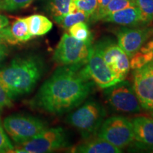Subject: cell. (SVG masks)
I'll use <instances>...</instances> for the list:
<instances>
[{"label": "cell", "mask_w": 153, "mask_h": 153, "mask_svg": "<svg viewBox=\"0 0 153 153\" xmlns=\"http://www.w3.org/2000/svg\"><path fill=\"white\" fill-rule=\"evenodd\" d=\"M106 112L98 101L89 100L67 116V123L78 130L82 137L90 138L104 120Z\"/></svg>", "instance_id": "3957f363"}, {"label": "cell", "mask_w": 153, "mask_h": 153, "mask_svg": "<svg viewBox=\"0 0 153 153\" xmlns=\"http://www.w3.org/2000/svg\"><path fill=\"white\" fill-rule=\"evenodd\" d=\"M11 99L6 92L4 88L0 84V114L5 108H9L12 106Z\"/></svg>", "instance_id": "83f0119b"}, {"label": "cell", "mask_w": 153, "mask_h": 153, "mask_svg": "<svg viewBox=\"0 0 153 153\" xmlns=\"http://www.w3.org/2000/svg\"><path fill=\"white\" fill-rule=\"evenodd\" d=\"M14 150V147L9 140L8 135L1 124L0 119V153L11 152Z\"/></svg>", "instance_id": "d4e9b609"}, {"label": "cell", "mask_w": 153, "mask_h": 153, "mask_svg": "<svg viewBox=\"0 0 153 153\" xmlns=\"http://www.w3.org/2000/svg\"><path fill=\"white\" fill-rule=\"evenodd\" d=\"M152 53H153V50H152ZM150 62H152V63H153V57H152V61H151Z\"/></svg>", "instance_id": "d6a6232c"}, {"label": "cell", "mask_w": 153, "mask_h": 153, "mask_svg": "<svg viewBox=\"0 0 153 153\" xmlns=\"http://www.w3.org/2000/svg\"><path fill=\"white\" fill-rule=\"evenodd\" d=\"M77 6L79 10L87 14L88 16H90L95 12L97 9V0H78L74 1Z\"/></svg>", "instance_id": "484cf974"}, {"label": "cell", "mask_w": 153, "mask_h": 153, "mask_svg": "<svg viewBox=\"0 0 153 153\" xmlns=\"http://www.w3.org/2000/svg\"><path fill=\"white\" fill-rule=\"evenodd\" d=\"M92 43L76 39L64 33L53 53V60L59 65H71L87 62Z\"/></svg>", "instance_id": "52a82bcc"}, {"label": "cell", "mask_w": 153, "mask_h": 153, "mask_svg": "<svg viewBox=\"0 0 153 153\" xmlns=\"http://www.w3.org/2000/svg\"><path fill=\"white\" fill-rule=\"evenodd\" d=\"M101 20L122 26H135L142 22L140 11L137 6L116 11L105 16Z\"/></svg>", "instance_id": "9a60e30c"}, {"label": "cell", "mask_w": 153, "mask_h": 153, "mask_svg": "<svg viewBox=\"0 0 153 153\" xmlns=\"http://www.w3.org/2000/svg\"><path fill=\"white\" fill-rule=\"evenodd\" d=\"M34 0H0V11H14L25 8Z\"/></svg>", "instance_id": "cb8c5ba5"}, {"label": "cell", "mask_w": 153, "mask_h": 153, "mask_svg": "<svg viewBox=\"0 0 153 153\" xmlns=\"http://www.w3.org/2000/svg\"><path fill=\"white\" fill-rule=\"evenodd\" d=\"M86 62L57 68L30 100V106L53 115L65 114L79 106L95 85L86 71Z\"/></svg>", "instance_id": "6da1fadb"}, {"label": "cell", "mask_w": 153, "mask_h": 153, "mask_svg": "<svg viewBox=\"0 0 153 153\" xmlns=\"http://www.w3.org/2000/svg\"><path fill=\"white\" fill-rule=\"evenodd\" d=\"M9 21L8 18L4 15H1L0 14V29L1 28L7 27V26H9Z\"/></svg>", "instance_id": "f546056e"}, {"label": "cell", "mask_w": 153, "mask_h": 153, "mask_svg": "<svg viewBox=\"0 0 153 153\" xmlns=\"http://www.w3.org/2000/svg\"><path fill=\"white\" fill-rule=\"evenodd\" d=\"M137 7L140 11L143 23L153 20V0H135Z\"/></svg>", "instance_id": "603a6c76"}, {"label": "cell", "mask_w": 153, "mask_h": 153, "mask_svg": "<svg viewBox=\"0 0 153 153\" xmlns=\"http://www.w3.org/2000/svg\"><path fill=\"white\" fill-rule=\"evenodd\" d=\"M135 142L129 145L128 151L145 152L147 148L153 145V118L139 116L131 120Z\"/></svg>", "instance_id": "4fadbf2b"}, {"label": "cell", "mask_w": 153, "mask_h": 153, "mask_svg": "<svg viewBox=\"0 0 153 153\" xmlns=\"http://www.w3.org/2000/svg\"><path fill=\"white\" fill-rule=\"evenodd\" d=\"M69 144L68 135L62 128H47L30 140L17 145L12 152H51L68 147Z\"/></svg>", "instance_id": "277c9868"}, {"label": "cell", "mask_w": 153, "mask_h": 153, "mask_svg": "<svg viewBox=\"0 0 153 153\" xmlns=\"http://www.w3.org/2000/svg\"><path fill=\"white\" fill-rule=\"evenodd\" d=\"M28 30L33 36H41L52 29L53 23L46 16L41 14H33L26 18Z\"/></svg>", "instance_id": "2e32d148"}, {"label": "cell", "mask_w": 153, "mask_h": 153, "mask_svg": "<svg viewBox=\"0 0 153 153\" xmlns=\"http://www.w3.org/2000/svg\"><path fill=\"white\" fill-rule=\"evenodd\" d=\"M153 40L145 43L130 60V68L133 70L140 68L150 62L153 57Z\"/></svg>", "instance_id": "ac0fdd59"}, {"label": "cell", "mask_w": 153, "mask_h": 153, "mask_svg": "<svg viewBox=\"0 0 153 153\" xmlns=\"http://www.w3.org/2000/svg\"><path fill=\"white\" fill-rule=\"evenodd\" d=\"M97 134L99 137L121 150L134 140L132 122L123 116H112L104 120Z\"/></svg>", "instance_id": "ba28073f"}, {"label": "cell", "mask_w": 153, "mask_h": 153, "mask_svg": "<svg viewBox=\"0 0 153 153\" xmlns=\"http://www.w3.org/2000/svg\"><path fill=\"white\" fill-rule=\"evenodd\" d=\"M112 71L125 79L130 71V59L114 40L104 38L94 44Z\"/></svg>", "instance_id": "30bf717a"}, {"label": "cell", "mask_w": 153, "mask_h": 153, "mask_svg": "<svg viewBox=\"0 0 153 153\" xmlns=\"http://www.w3.org/2000/svg\"><path fill=\"white\" fill-rule=\"evenodd\" d=\"M72 0H47V8L50 14L57 24L69 13L70 4Z\"/></svg>", "instance_id": "d6986e66"}, {"label": "cell", "mask_w": 153, "mask_h": 153, "mask_svg": "<svg viewBox=\"0 0 153 153\" xmlns=\"http://www.w3.org/2000/svg\"><path fill=\"white\" fill-rule=\"evenodd\" d=\"M72 1H78V0H72Z\"/></svg>", "instance_id": "e575fe53"}, {"label": "cell", "mask_w": 153, "mask_h": 153, "mask_svg": "<svg viewBox=\"0 0 153 153\" xmlns=\"http://www.w3.org/2000/svg\"><path fill=\"white\" fill-rule=\"evenodd\" d=\"M85 140V141L73 147L70 152L75 153H120L122 152L121 149L99 137L97 138Z\"/></svg>", "instance_id": "5bb4252c"}, {"label": "cell", "mask_w": 153, "mask_h": 153, "mask_svg": "<svg viewBox=\"0 0 153 153\" xmlns=\"http://www.w3.org/2000/svg\"><path fill=\"white\" fill-rule=\"evenodd\" d=\"M10 28L11 34L19 43H24L33 38L28 30L26 18L16 19L11 25Z\"/></svg>", "instance_id": "ffe728a7"}, {"label": "cell", "mask_w": 153, "mask_h": 153, "mask_svg": "<svg viewBox=\"0 0 153 153\" xmlns=\"http://www.w3.org/2000/svg\"><path fill=\"white\" fill-rule=\"evenodd\" d=\"M104 96L107 104L114 111L137 114L142 109L133 85L128 80L123 79L106 88Z\"/></svg>", "instance_id": "8992f818"}, {"label": "cell", "mask_w": 153, "mask_h": 153, "mask_svg": "<svg viewBox=\"0 0 153 153\" xmlns=\"http://www.w3.org/2000/svg\"><path fill=\"white\" fill-rule=\"evenodd\" d=\"M145 152H153V145L152 146H150V147H148V148H147L146 150H145Z\"/></svg>", "instance_id": "1f68e13d"}, {"label": "cell", "mask_w": 153, "mask_h": 153, "mask_svg": "<svg viewBox=\"0 0 153 153\" xmlns=\"http://www.w3.org/2000/svg\"><path fill=\"white\" fill-rule=\"evenodd\" d=\"M69 33L76 39L84 42L92 43L93 36L89 29L87 24L85 22L74 24L68 28Z\"/></svg>", "instance_id": "44dd1931"}, {"label": "cell", "mask_w": 153, "mask_h": 153, "mask_svg": "<svg viewBox=\"0 0 153 153\" xmlns=\"http://www.w3.org/2000/svg\"><path fill=\"white\" fill-rule=\"evenodd\" d=\"M152 32L151 28H121L116 33L117 43L130 59L146 43Z\"/></svg>", "instance_id": "7c38bea8"}, {"label": "cell", "mask_w": 153, "mask_h": 153, "mask_svg": "<svg viewBox=\"0 0 153 153\" xmlns=\"http://www.w3.org/2000/svg\"><path fill=\"white\" fill-rule=\"evenodd\" d=\"M44 70L45 62L41 55H19L0 68V84L9 98L14 100L33 91Z\"/></svg>", "instance_id": "7a4b0ae2"}, {"label": "cell", "mask_w": 153, "mask_h": 153, "mask_svg": "<svg viewBox=\"0 0 153 153\" xmlns=\"http://www.w3.org/2000/svg\"><path fill=\"white\" fill-rule=\"evenodd\" d=\"M18 43L19 42L15 39L11 34V28L9 26H7V27L0 29V43L14 45Z\"/></svg>", "instance_id": "4316f807"}, {"label": "cell", "mask_w": 153, "mask_h": 153, "mask_svg": "<svg viewBox=\"0 0 153 153\" xmlns=\"http://www.w3.org/2000/svg\"><path fill=\"white\" fill-rule=\"evenodd\" d=\"M133 87L143 109L153 111V63L133 70Z\"/></svg>", "instance_id": "8fae6325"}, {"label": "cell", "mask_w": 153, "mask_h": 153, "mask_svg": "<svg viewBox=\"0 0 153 153\" xmlns=\"http://www.w3.org/2000/svg\"><path fill=\"white\" fill-rule=\"evenodd\" d=\"M134 6H137L135 0H111L105 8L100 11H95L91 15V19L95 21L101 20L112 13Z\"/></svg>", "instance_id": "e0dca14e"}, {"label": "cell", "mask_w": 153, "mask_h": 153, "mask_svg": "<svg viewBox=\"0 0 153 153\" xmlns=\"http://www.w3.org/2000/svg\"><path fill=\"white\" fill-rule=\"evenodd\" d=\"M85 66L90 79L102 89H106L123 80L107 65L101 53L93 44Z\"/></svg>", "instance_id": "9c48e42d"}, {"label": "cell", "mask_w": 153, "mask_h": 153, "mask_svg": "<svg viewBox=\"0 0 153 153\" xmlns=\"http://www.w3.org/2000/svg\"><path fill=\"white\" fill-rule=\"evenodd\" d=\"M152 118H153V112H152Z\"/></svg>", "instance_id": "836d02e7"}, {"label": "cell", "mask_w": 153, "mask_h": 153, "mask_svg": "<svg viewBox=\"0 0 153 153\" xmlns=\"http://www.w3.org/2000/svg\"><path fill=\"white\" fill-rule=\"evenodd\" d=\"M111 0H97V4H98V6H97V9L96 11H100L101 9H103L105 7H106V5L109 3Z\"/></svg>", "instance_id": "4dcf8cb0"}, {"label": "cell", "mask_w": 153, "mask_h": 153, "mask_svg": "<svg viewBox=\"0 0 153 153\" xmlns=\"http://www.w3.org/2000/svg\"><path fill=\"white\" fill-rule=\"evenodd\" d=\"M9 48L7 44L0 43V64L4 62L9 55Z\"/></svg>", "instance_id": "f1b7e54d"}, {"label": "cell", "mask_w": 153, "mask_h": 153, "mask_svg": "<svg viewBox=\"0 0 153 153\" xmlns=\"http://www.w3.org/2000/svg\"><path fill=\"white\" fill-rule=\"evenodd\" d=\"M5 131L16 144L30 140L47 128L46 123L40 118L24 114H12L3 122Z\"/></svg>", "instance_id": "5b68a950"}, {"label": "cell", "mask_w": 153, "mask_h": 153, "mask_svg": "<svg viewBox=\"0 0 153 153\" xmlns=\"http://www.w3.org/2000/svg\"><path fill=\"white\" fill-rule=\"evenodd\" d=\"M89 18V16L84 11L79 10L76 13H69L65 15L59 23V24L65 29H68L74 24L79 22H86Z\"/></svg>", "instance_id": "7402d4cb"}]
</instances>
